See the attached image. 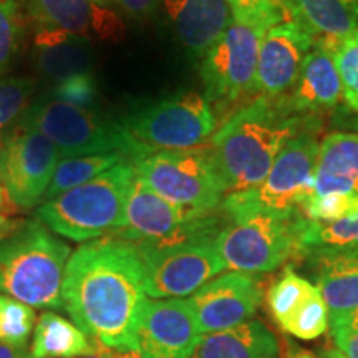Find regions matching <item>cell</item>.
<instances>
[{
  "label": "cell",
  "instance_id": "cell-10",
  "mask_svg": "<svg viewBox=\"0 0 358 358\" xmlns=\"http://www.w3.org/2000/svg\"><path fill=\"white\" fill-rule=\"evenodd\" d=\"M123 128L150 151L191 150L216 129L211 103L196 92H182L143 106L122 122Z\"/></svg>",
  "mask_w": 358,
  "mask_h": 358
},
{
  "label": "cell",
  "instance_id": "cell-18",
  "mask_svg": "<svg viewBox=\"0 0 358 358\" xmlns=\"http://www.w3.org/2000/svg\"><path fill=\"white\" fill-rule=\"evenodd\" d=\"M174 35L187 52L204 57L234 20L227 0H163Z\"/></svg>",
  "mask_w": 358,
  "mask_h": 358
},
{
  "label": "cell",
  "instance_id": "cell-26",
  "mask_svg": "<svg viewBox=\"0 0 358 358\" xmlns=\"http://www.w3.org/2000/svg\"><path fill=\"white\" fill-rule=\"evenodd\" d=\"M124 158L123 153L106 155H88V156H73V158H60L55 171H53L50 186L45 192L43 203L48 199L57 198L64 192L73 189V187L82 186L85 182L92 181L101 173L108 171L115 164L122 163Z\"/></svg>",
  "mask_w": 358,
  "mask_h": 358
},
{
  "label": "cell",
  "instance_id": "cell-46",
  "mask_svg": "<svg viewBox=\"0 0 358 358\" xmlns=\"http://www.w3.org/2000/svg\"><path fill=\"white\" fill-rule=\"evenodd\" d=\"M279 3L282 6V8H284L285 13H287L289 20H290V13H289V0H279Z\"/></svg>",
  "mask_w": 358,
  "mask_h": 358
},
{
  "label": "cell",
  "instance_id": "cell-29",
  "mask_svg": "<svg viewBox=\"0 0 358 358\" xmlns=\"http://www.w3.org/2000/svg\"><path fill=\"white\" fill-rule=\"evenodd\" d=\"M330 317L319 287L301 307L295 310L289 320L280 327L285 334L301 340H315L329 330Z\"/></svg>",
  "mask_w": 358,
  "mask_h": 358
},
{
  "label": "cell",
  "instance_id": "cell-1",
  "mask_svg": "<svg viewBox=\"0 0 358 358\" xmlns=\"http://www.w3.org/2000/svg\"><path fill=\"white\" fill-rule=\"evenodd\" d=\"M62 299L71 322L93 342L138 352V324L148 295L136 245L116 237L80 245L66 264Z\"/></svg>",
  "mask_w": 358,
  "mask_h": 358
},
{
  "label": "cell",
  "instance_id": "cell-16",
  "mask_svg": "<svg viewBox=\"0 0 358 358\" xmlns=\"http://www.w3.org/2000/svg\"><path fill=\"white\" fill-rule=\"evenodd\" d=\"M315 37L295 20L280 22L262 35L254 93L277 98L295 87Z\"/></svg>",
  "mask_w": 358,
  "mask_h": 358
},
{
  "label": "cell",
  "instance_id": "cell-21",
  "mask_svg": "<svg viewBox=\"0 0 358 358\" xmlns=\"http://www.w3.org/2000/svg\"><path fill=\"white\" fill-rule=\"evenodd\" d=\"M358 196V134H327L319 145L313 194Z\"/></svg>",
  "mask_w": 358,
  "mask_h": 358
},
{
  "label": "cell",
  "instance_id": "cell-36",
  "mask_svg": "<svg viewBox=\"0 0 358 358\" xmlns=\"http://www.w3.org/2000/svg\"><path fill=\"white\" fill-rule=\"evenodd\" d=\"M303 209H306L308 221L335 222L358 213V196L355 194L312 196Z\"/></svg>",
  "mask_w": 358,
  "mask_h": 358
},
{
  "label": "cell",
  "instance_id": "cell-35",
  "mask_svg": "<svg viewBox=\"0 0 358 358\" xmlns=\"http://www.w3.org/2000/svg\"><path fill=\"white\" fill-rule=\"evenodd\" d=\"M234 20L267 30L289 20L279 0H227Z\"/></svg>",
  "mask_w": 358,
  "mask_h": 358
},
{
  "label": "cell",
  "instance_id": "cell-13",
  "mask_svg": "<svg viewBox=\"0 0 358 358\" xmlns=\"http://www.w3.org/2000/svg\"><path fill=\"white\" fill-rule=\"evenodd\" d=\"M3 140L2 171L7 194L17 211L38 206L50 186L60 153L37 129L17 123Z\"/></svg>",
  "mask_w": 358,
  "mask_h": 358
},
{
  "label": "cell",
  "instance_id": "cell-30",
  "mask_svg": "<svg viewBox=\"0 0 358 358\" xmlns=\"http://www.w3.org/2000/svg\"><path fill=\"white\" fill-rule=\"evenodd\" d=\"M34 329V308L0 294V342L27 348Z\"/></svg>",
  "mask_w": 358,
  "mask_h": 358
},
{
  "label": "cell",
  "instance_id": "cell-17",
  "mask_svg": "<svg viewBox=\"0 0 358 358\" xmlns=\"http://www.w3.org/2000/svg\"><path fill=\"white\" fill-rule=\"evenodd\" d=\"M27 15L43 29H58L88 40L118 42L124 24L100 0H19Z\"/></svg>",
  "mask_w": 358,
  "mask_h": 358
},
{
  "label": "cell",
  "instance_id": "cell-27",
  "mask_svg": "<svg viewBox=\"0 0 358 358\" xmlns=\"http://www.w3.org/2000/svg\"><path fill=\"white\" fill-rule=\"evenodd\" d=\"M353 248H358V213L335 222L303 221L299 234L301 252L319 254Z\"/></svg>",
  "mask_w": 358,
  "mask_h": 358
},
{
  "label": "cell",
  "instance_id": "cell-43",
  "mask_svg": "<svg viewBox=\"0 0 358 358\" xmlns=\"http://www.w3.org/2000/svg\"><path fill=\"white\" fill-rule=\"evenodd\" d=\"M106 350H108V348L100 345V343H96L95 348H93V352H90L87 355L78 357V358H108V352Z\"/></svg>",
  "mask_w": 358,
  "mask_h": 358
},
{
  "label": "cell",
  "instance_id": "cell-2",
  "mask_svg": "<svg viewBox=\"0 0 358 358\" xmlns=\"http://www.w3.org/2000/svg\"><path fill=\"white\" fill-rule=\"evenodd\" d=\"M310 131L287 98L259 96L213 134V155L226 194L252 189L271 171L282 148Z\"/></svg>",
  "mask_w": 358,
  "mask_h": 358
},
{
  "label": "cell",
  "instance_id": "cell-44",
  "mask_svg": "<svg viewBox=\"0 0 358 358\" xmlns=\"http://www.w3.org/2000/svg\"><path fill=\"white\" fill-rule=\"evenodd\" d=\"M108 352V358H143L138 352H116V350H106Z\"/></svg>",
  "mask_w": 358,
  "mask_h": 358
},
{
  "label": "cell",
  "instance_id": "cell-37",
  "mask_svg": "<svg viewBox=\"0 0 358 358\" xmlns=\"http://www.w3.org/2000/svg\"><path fill=\"white\" fill-rule=\"evenodd\" d=\"M335 350L343 358H358V308L330 322Z\"/></svg>",
  "mask_w": 358,
  "mask_h": 358
},
{
  "label": "cell",
  "instance_id": "cell-34",
  "mask_svg": "<svg viewBox=\"0 0 358 358\" xmlns=\"http://www.w3.org/2000/svg\"><path fill=\"white\" fill-rule=\"evenodd\" d=\"M45 95L53 98V100L90 110H96L98 103H100L98 101L100 100V88H98L96 77L93 75V71L62 80V82L55 83L52 90H48Z\"/></svg>",
  "mask_w": 358,
  "mask_h": 358
},
{
  "label": "cell",
  "instance_id": "cell-11",
  "mask_svg": "<svg viewBox=\"0 0 358 358\" xmlns=\"http://www.w3.org/2000/svg\"><path fill=\"white\" fill-rule=\"evenodd\" d=\"M266 30L232 20L221 38L206 52L199 66L209 103H234L252 93L259 47Z\"/></svg>",
  "mask_w": 358,
  "mask_h": 358
},
{
  "label": "cell",
  "instance_id": "cell-20",
  "mask_svg": "<svg viewBox=\"0 0 358 358\" xmlns=\"http://www.w3.org/2000/svg\"><path fill=\"white\" fill-rule=\"evenodd\" d=\"M34 62L52 82L90 73L95 65L92 40L58 29L38 27L34 37Z\"/></svg>",
  "mask_w": 358,
  "mask_h": 358
},
{
  "label": "cell",
  "instance_id": "cell-23",
  "mask_svg": "<svg viewBox=\"0 0 358 358\" xmlns=\"http://www.w3.org/2000/svg\"><path fill=\"white\" fill-rule=\"evenodd\" d=\"M279 342L262 322L248 320L234 329L203 334L191 358H279Z\"/></svg>",
  "mask_w": 358,
  "mask_h": 358
},
{
  "label": "cell",
  "instance_id": "cell-47",
  "mask_svg": "<svg viewBox=\"0 0 358 358\" xmlns=\"http://www.w3.org/2000/svg\"><path fill=\"white\" fill-rule=\"evenodd\" d=\"M100 2H101V3H105V6H106V2H108V0H100Z\"/></svg>",
  "mask_w": 358,
  "mask_h": 358
},
{
  "label": "cell",
  "instance_id": "cell-14",
  "mask_svg": "<svg viewBox=\"0 0 358 358\" xmlns=\"http://www.w3.org/2000/svg\"><path fill=\"white\" fill-rule=\"evenodd\" d=\"M201 335L187 299H146L136 334L143 358H191Z\"/></svg>",
  "mask_w": 358,
  "mask_h": 358
},
{
  "label": "cell",
  "instance_id": "cell-32",
  "mask_svg": "<svg viewBox=\"0 0 358 358\" xmlns=\"http://www.w3.org/2000/svg\"><path fill=\"white\" fill-rule=\"evenodd\" d=\"M342 92L347 105L358 113V29L340 40H332Z\"/></svg>",
  "mask_w": 358,
  "mask_h": 358
},
{
  "label": "cell",
  "instance_id": "cell-41",
  "mask_svg": "<svg viewBox=\"0 0 358 358\" xmlns=\"http://www.w3.org/2000/svg\"><path fill=\"white\" fill-rule=\"evenodd\" d=\"M22 221H17V219H10L6 214H0V239L6 237L7 234H10L13 229L20 226Z\"/></svg>",
  "mask_w": 358,
  "mask_h": 358
},
{
  "label": "cell",
  "instance_id": "cell-22",
  "mask_svg": "<svg viewBox=\"0 0 358 358\" xmlns=\"http://www.w3.org/2000/svg\"><path fill=\"white\" fill-rule=\"evenodd\" d=\"M319 262V287L330 322L358 308V248L313 254Z\"/></svg>",
  "mask_w": 358,
  "mask_h": 358
},
{
  "label": "cell",
  "instance_id": "cell-19",
  "mask_svg": "<svg viewBox=\"0 0 358 358\" xmlns=\"http://www.w3.org/2000/svg\"><path fill=\"white\" fill-rule=\"evenodd\" d=\"M342 82L335 65L332 40L315 38L303 60L292 95L287 96L297 113H319L337 106L342 100Z\"/></svg>",
  "mask_w": 358,
  "mask_h": 358
},
{
  "label": "cell",
  "instance_id": "cell-38",
  "mask_svg": "<svg viewBox=\"0 0 358 358\" xmlns=\"http://www.w3.org/2000/svg\"><path fill=\"white\" fill-rule=\"evenodd\" d=\"M108 2H115L120 8L128 12L129 15L143 17L148 15L155 10L156 0H108Z\"/></svg>",
  "mask_w": 358,
  "mask_h": 358
},
{
  "label": "cell",
  "instance_id": "cell-40",
  "mask_svg": "<svg viewBox=\"0 0 358 358\" xmlns=\"http://www.w3.org/2000/svg\"><path fill=\"white\" fill-rule=\"evenodd\" d=\"M0 358H30V353L27 352V348L0 342Z\"/></svg>",
  "mask_w": 358,
  "mask_h": 358
},
{
  "label": "cell",
  "instance_id": "cell-9",
  "mask_svg": "<svg viewBox=\"0 0 358 358\" xmlns=\"http://www.w3.org/2000/svg\"><path fill=\"white\" fill-rule=\"evenodd\" d=\"M219 227L187 239L159 245H136L145 266V289L150 299H182L213 280L224 266L216 249Z\"/></svg>",
  "mask_w": 358,
  "mask_h": 358
},
{
  "label": "cell",
  "instance_id": "cell-28",
  "mask_svg": "<svg viewBox=\"0 0 358 358\" xmlns=\"http://www.w3.org/2000/svg\"><path fill=\"white\" fill-rule=\"evenodd\" d=\"M317 292V285L295 274L292 268H285L284 274L277 279L267 292V306L272 319L282 327L289 317L302 306L303 302Z\"/></svg>",
  "mask_w": 358,
  "mask_h": 358
},
{
  "label": "cell",
  "instance_id": "cell-31",
  "mask_svg": "<svg viewBox=\"0 0 358 358\" xmlns=\"http://www.w3.org/2000/svg\"><path fill=\"white\" fill-rule=\"evenodd\" d=\"M37 92V80L27 77H0V131L24 116Z\"/></svg>",
  "mask_w": 358,
  "mask_h": 358
},
{
  "label": "cell",
  "instance_id": "cell-33",
  "mask_svg": "<svg viewBox=\"0 0 358 358\" xmlns=\"http://www.w3.org/2000/svg\"><path fill=\"white\" fill-rule=\"evenodd\" d=\"M24 24L19 0H0V75L19 53Z\"/></svg>",
  "mask_w": 358,
  "mask_h": 358
},
{
  "label": "cell",
  "instance_id": "cell-12",
  "mask_svg": "<svg viewBox=\"0 0 358 358\" xmlns=\"http://www.w3.org/2000/svg\"><path fill=\"white\" fill-rule=\"evenodd\" d=\"M213 227H217V221L209 214L187 213L168 203L134 176L128 192L123 226L111 237L134 245H159L187 239Z\"/></svg>",
  "mask_w": 358,
  "mask_h": 358
},
{
  "label": "cell",
  "instance_id": "cell-25",
  "mask_svg": "<svg viewBox=\"0 0 358 358\" xmlns=\"http://www.w3.org/2000/svg\"><path fill=\"white\" fill-rule=\"evenodd\" d=\"M96 343L73 322L55 312H43L34 329L32 358H78L93 352Z\"/></svg>",
  "mask_w": 358,
  "mask_h": 358
},
{
  "label": "cell",
  "instance_id": "cell-48",
  "mask_svg": "<svg viewBox=\"0 0 358 358\" xmlns=\"http://www.w3.org/2000/svg\"><path fill=\"white\" fill-rule=\"evenodd\" d=\"M30 358H32V357H30Z\"/></svg>",
  "mask_w": 358,
  "mask_h": 358
},
{
  "label": "cell",
  "instance_id": "cell-8",
  "mask_svg": "<svg viewBox=\"0 0 358 358\" xmlns=\"http://www.w3.org/2000/svg\"><path fill=\"white\" fill-rule=\"evenodd\" d=\"M306 219L297 214L250 213L231 217L216 236L224 266L243 274L275 271L299 250V234Z\"/></svg>",
  "mask_w": 358,
  "mask_h": 358
},
{
  "label": "cell",
  "instance_id": "cell-4",
  "mask_svg": "<svg viewBox=\"0 0 358 358\" xmlns=\"http://www.w3.org/2000/svg\"><path fill=\"white\" fill-rule=\"evenodd\" d=\"M134 176V163L124 158L92 181L45 201L38 206L37 219L52 232L75 243L115 236L123 226Z\"/></svg>",
  "mask_w": 358,
  "mask_h": 358
},
{
  "label": "cell",
  "instance_id": "cell-45",
  "mask_svg": "<svg viewBox=\"0 0 358 358\" xmlns=\"http://www.w3.org/2000/svg\"><path fill=\"white\" fill-rule=\"evenodd\" d=\"M324 358H343L337 350H325Z\"/></svg>",
  "mask_w": 358,
  "mask_h": 358
},
{
  "label": "cell",
  "instance_id": "cell-5",
  "mask_svg": "<svg viewBox=\"0 0 358 358\" xmlns=\"http://www.w3.org/2000/svg\"><path fill=\"white\" fill-rule=\"evenodd\" d=\"M19 123L37 129L57 148L60 158L123 153L138 161L151 153L127 133L122 123L106 120L98 110L82 108L40 95L30 103Z\"/></svg>",
  "mask_w": 358,
  "mask_h": 358
},
{
  "label": "cell",
  "instance_id": "cell-24",
  "mask_svg": "<svg viewBox=\"0 0 358 358\" xmlns=\"http://www.w3.org/2000/svg\"><path fill=\"white\" fill-rule=\"evenodd\" d=\"M289 13L319 38L340 40L358 29V0H289Z\"/></svg>",
  "mask_w": 358,
  "mask_h": 358
},
{
  "label": "cell",
  "instance_id": "cell-3",
  "mask_svg": "<svg viewBox=\"0 0 358 358\" xmlns=\"http://www.w3.org/2000/svg\"><path fill=\"white\" fill-rule=\"evenodd\" d=\"M70 256V245L43 222L22 221L0 239V294L32 308L60 310Z\"/></svg>",
  "mask_w": 358,
  "mask_h": 358
},
{
  "label": "cell",
  "instance_id": "cell-42",
  "mask_svg": "<svg viewBox=\"0 0 358 358\" xmlns=\"http://www.w3.org/2000/svg\"><path fill=\"white\" fill-rule=\"evenodd\" d=\"M287 358H319V357L313 355L312 352L303 350V348L289 347V348H287Z\"/></svg>",
  "mask_w": 358,
  "mask_h": 358
},
{
  "label": "cell",
  "instance_id": "cell-15",
  "mask_svg": "<svg viewBox=\"0 0 358 358\" xmlns=\"http://www.w3.org/2000/svg\"><path fill=\"white\" fill-rule=\"evenodd\" d=\"M187 301L201 334H213L250 320L262 302V290L252 274L229 271L204 284Z\"/></svg>",
  "mask_w": 358,
  "mask_h": 358
},
{
  "label": "cell",
  "instance_id": "cell-7",
  "mask_svg": "<svg viewBox=\"0 0 358 358\" xmlns=\"http://www.w3.org/2000/svg\"><path fill=\"white\" fill-rule=\"evenodd\" d=\"M319 141L312 131H303L282 148L271 171L252 189L231 192L222 199L227 216L237 217L250 213L297 214L313 194Z\"/></svg>",
  "mask_w": 358,
  "mask_h": 358
},
{
  "label": "cell",
  "instance_id": "cell-6",
  "mask_svg": "<svg viewBox=\"0 0 358 358\" xmlns=\"http://www.w3.org/2000/svg\"><path fill=\"white\" fill-rule=\"evenodd\" d=\"M134 171L156 194L187 213L211 214L226 194L211 146L151 151L134 161Z\"/></svg>",
  "mask_w": 358,
  "mask_h": 358
},
{
  "label": "cell",
  "instance_id": "cell-39",
  "mask_svg": "<svg viewBox=\"0 0 358 358\" xmlns=\"http://www.w3.org/2000/svg\"><path fill=\"white\" fill-rule=\"evenodd\" d=\"M2 150H3V140L0 138V214H10L15 213L17 208L8 198L6 185H3V171H2Z\"/></svg>",
  "mask_w": 358,
  "mask_h": 358
}]
</instances>
